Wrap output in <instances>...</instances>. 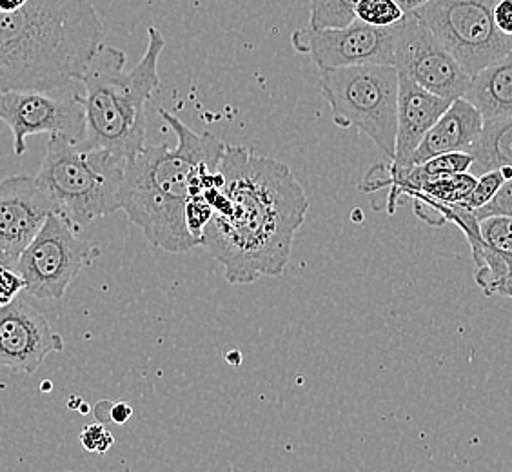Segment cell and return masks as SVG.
Here are the masks:
<instances>
[{"label":"cell","mask_w":512,"mask_h":472,"mask_svg":"<svg viewBox=\"0 0 512 472\" xmlns=\"http://www.w3.org/2000/svg\"><path fill=\"white\" fill-rule=\"evenodd\" d=\"M218 169L224 186L204 191L213 218L200 246L233 286L284 275L309 211L300 182L286 164L242 146H227Z\"/></svg>","instance_id":"cell-1"},{"label":"cell","mask_w":512,"mask_h":472,"mask_svg":"<svg viewBox=\"0 0 512 472\" xmlns=\"http://www.w3.org/2000/svg\"><path fill=\"white\" fill-rule=\"evenodd\" d=\"M158 111L177 135V146H146L129 158L120 206L151 246L180 255L198 247L186 226V204L204 193V178L217 171L227 144L211 133H195L164 108Z\"/></svg>","instance_id":"cell-2"},{"label":"cell","mask_w":512,"mask_h":472,"mask_svg":"<svg viewBox=\"0 0 512 472\" xmlns=\"http://www.w3.org/2000/svg\"><path fill=\"white\" fill-rule=\"evenodd\" d=\"M102 44L91 0H28L0 11V93L71 88Z\"/></svg>","instance_id":"cell-3"},{"label":"cell","mask_w":512,"mask_h":472,"mask_svg":"<svg viewBox=\"0 0 512 472\" xmlns=\"http://www.w3.org/2000/svg\"><path fill=\"white\" fill-rule=\"evenodd\" d=\"M164 48V35L151 26L146 53L135 68L124 71L126 53L109 44L100 46L80 79L86 115L80 148L104 149L126 160L146 148V108L160 88L158 62Z\"/></svg>","instance_id":"cell-4"},{"label":"cell","mask_w":512,"mask_h":472,"mask_svg":"<svg viewBox=\"0 0 512 472\" xmlns=\"http://www.w3.org/2000/svg\"><path fill=\"white\" fill-rule=\"evenodd\" d=\"M126 164V158L104 149H82L68 138L51 135L35 177L50 193L57 213L80 231L97 218L122 211Z\"/></svg>","instance_id":"cell-5"},{"label":"cell","mask_w":512,"mask_h":472,"mask_svg":"<svg viewBox=\"0 0 512 472\" xmlns=\"http://www.w3.org/2000/svg\"><path fill=\"white\" fill-rule=\"evenodd\" d=\"M320 89L338 128L358 129L393 160L398 69L387 64H364L320 71Z\"/></svg>","instance_id":"cell-6"},{"label":"cell","mask_w":512,"mask_h":472,"mask_svg":"<svg viewBox=\"0 0 512 472\" xmlns=\"http://www.w3.org/2000/svg\"><path fill=\"white\" fill-rule=\"evenodd\" d=\"M496 0H431L413 11L473 79L512 51V37L496 28Z\"/></svg>","instance_id":"cell-7"},{"label":"cell","mask_w":512,"mask_h":472,"mask_svg":"<svg viewBox=\"0 0 512 472\" xmlns=\"http://www.w3.org/2000/svg\"><path fill=\"white\" fill-rule=\"evenodd\" d=\"M100 255L99 247L80 238L79 229L59 213H51L39 233L20 253L15 271L26 293L37 300H60L84 267Z\"/></svg>","instance_id":"cell-8"},{"label":"cell","mask_w":512,"mask_h":472,"mask_svg":"<svg viewBox=\"0 0 512 472\" xmlns=\"http://www.w3.org/2000/svg\"><path fill=\"white\" fill-rule=\"evenodd\" d=\"M0 120L13 133V151L26 153L31 135H60L79 144L86 135L82 95L71 88L57 91H4L0 93Z\"/></svg>","instance_id":"cell-9"},{"label":"cell","mask_w":512,"mask_h":472,"mask_svg":"<svg viewBox=\"0 0 512 472\" xmlns=\"http://www.w3.org/2000/svg\"><path fill=\"white\" fill-rule=\"evenodd\" d=\"M394 68L445 100L462 99L471 77L414 13L394 26Z\"/></svg>","instance_id":"cell-10"},{"label":"cell","mask_w":512,"mask_h":472,"mask_svg":"<svg viewBox=\"0 0 512 472\" xmlns=\"http://www.w3.org/2000/svg\"><path fill=\"white\" fill-rule=\"evenodd\" d=\"M291 46L309 55L320 71L351 68L364 64L394 66V26L375 28L353 20L344 28H304L293 31Z\"/></svg>","instance_id":"cell-11"},{"label":"cell","mask_w":512,"mask_h":472,"mask_svg":"<svg viewBox=\"0 0 512 472\" xmlns=\"http://www.w3.org/2000/svg\"><path fill=\"white\" fill-rule=\"evenodd\" d=\"M64 349V338L51 329L37 307L17 296L0 307V367L15 373H37L42 362Z\"/></svg>","instance_id":"cell-12"},{"label":"cell","mask_w":512,"mask_h":472,"mask_svg":"<svg viewBox=\"0 0 512 472\" xmlns=\"http://www.w3.org/2000/svg\"><path fill=\"white\" fill-rule=\"evenodd\" d=\"M57 206L35 175L0 180V251L17 262Z\"/></svg>","instance_id":"cell-13"},{"label":"cell","mask_w":512,"mask_h":472,"mask_svg":"<svg viewBox=\"0 0 512 472\" xmlns=\"http://www.w3.org/2000/svg\"><path fill=\"white\" fill-rule=\"evenodd\" d=\"M451 100L433 95L414 80L398 73V111H396V142L389 173H400L409 166L414 151L422 144L427 131L442 117Z\"/></svg>","instance_id":"cell-14"},{"label":"cell","mask_w":512,"mask_h":472,"mask_svg":"<svg viewBox=\"0 0 512 472\" xmlns=\"http://www.w3.org/2000/svg\"><path fill=\"white\" fill-rule=\"evenodd\" d=\"M483 117L469 100L456 99L445 109L444 115L436 120L427 131L422 144L414 151L407 169L420 166L431 158L454 151H469L474 140L480 135Z\"/></svg>","instance_id":"cell-15"},{"label":"cell","mask_w":512,"mask_h":472,"mask_svg":"<svg viewBox=\"0 0 512 472\" xmlns=\"http://www.w3.org/2000/svg\"><path fill=\"white\" fill-rule=\"evenodd\" d=\"M463 99L480 111L483 120L512 117V51L474 75Z\"/></svg>","instance_id":"cell-16"},{"label":"cell","mask_w":512,"mask_h":472,"mask_svg":"<svg viewBox=\"0 0 512 472\" xmlns=\"http://www.w3.org/2000/svg\"><path fill=\"white\" fill-rule=\"evenodd\" d=\"M467 153L473 155L471 175L512 168V117L483 120L482 131Z\"/></svg>","instance_id":"cell-17"},{"label":"cell","mask_w":512,"mask_h":472,"mask_svg":"<svg viewBox=\"0 0 512 472\" xmlns=\"http://www.w3.org/2000/svg\"><path fill=\"white\" fill-rule=\"evenodd\" d=\"M476 177L471 173H458L449 177L434 178L409 195L416 202L427 206H456L465 202L473 193Z\"/></svg>","instance_id":"cell-18"},{"label":"cell","mask_w":512,"mask_h":472,"mask_svg":"<svg viewBox=\"0 0 512 472\" xmlns=\"http://www.w3.org/2000/svg\"><path fill=\"white\" fill-rule=\"evenodd\" d=\"M360 0H309V28H344L356 20Z\"/></svg>","instance_id":"cell-19"},{"label":"cell","mask_w":512,"mask_h":472,"mask_svg":"<svg viewBox=\"0 0 512 472\" xmlns=\"http://www.w3.org/2000/svg\"><path fill=\"white\" fill-rule=\"evenodd\" d=\"M355 13L356 19L375 28H391L405 17L396 0H360Z\"/></svg>","instance_id":"cell-20"},{"label":"cell","mask_w":512,"mask_h":472,"mask_svg":"<svg viewBox=\"0 0 512 472\" xmlns=\"http://www.w3.org/2000/svg\"><path fill=\"white\" fill-rule=\"evenodd\" d=\"M503 182H505V177H503L500 169L487 171L480 177H476V186H474L473 193L469 195L465 202H462L463 206L474 211V209H480L485 204H489L494 195L498 193V189L503 186Z\"/></svg>","instance_id":"cell-21"},{"label":"cell","mask_w":512,"mask_h":472,"mask_svg":"<svg viewBox=\"0 0 512 472\" xmlns=\"http://www.w3.org/2000/svg\"><path fill=\"white\" fill-rule=\"evenodd\" d=\"M22 291H26V284L15 271V262L0 251V307L11 304Z\"/></svg>","instance_id":"cell-22"},{"label":"cell","mask_w":512,"mask_h":472,"mask_svg":"<svg viewBox=\"0 0 512 472\" xmlns=\"http://www.w3.org/2000/svg\"><path fill=\"white\" fill-rule=\"evenodd\" d=\"M211 218H213V207L209 206L204 193L189 198L188 204H186V226H188L189 233L195 238L198 246L202 242L204 229H206Z\"/></svg>","instance_id":"cell-23"},{"label":"cell","mask_w":512,"mask_h":472,"mask_svg":"<svg viewBox=\"0 0 512 472\" xmlns=\"http://www.w3.org/2000/svg\"><path fill=\"white\" fill-rule=\"evenodd\" d=\"M474 217L478 218V222L489 217L512 218V178L503 182V186L498 189V193L489 204L474 209Z\"/></svg>","instance_id":"cell-24"},{"label":"cell","mask_w":512,"mask_h":472,"mask_svg":"<svg viewBox=\"0 0 512 472\" xmlns=\"http://www.w3.org/2000/svg\"><path fill=\"white\" fill-rule=\"evenodd\" d=\"M80 443L89 453L106 454L113 447V436L104 423H91L80 433Z\"/></svg>","instance_id":"cell-25"},{"label":"cell","mask_w":512,"mask_h":472,"mask_svg":"<svg viewBox=\"0 0 512 472\" xmlns=\"http://www.w3.org/2000/svg\"><path fill=\"white\" fill-rule=\"evenodd\" d=\"M493 17L496 28L502 31L503 35L512 37V0H496Z\"/></svg>","instance_id":"cell-26"},{"label":"cell","mask_w":512,"mask_h":472,"mask_svg":"<svg viewBox=\"0 0 512 472\" xmlns=\"http://www.w3.org/2000/svg\"><path fill=\"white\" fill-rule=\"evenodd\" d=\"M133 416V407L126 404V402H117L111 404V413H109V422L117 423V425H124L128 423Z\"/></svg>","instance_id":"cell-27"},{"label":"cell","mask_w":512,"mask_h":472,"mask_svg":"<svg viewBox=\"0 0 512 472\" xmlns=\"http://www.w3.org/2000/svg\"><path fill=\"white\" fill-rule=\"evenodd\" d=\"M97 422L104 423L109 422V413H111V402H100L97 407L93 409Z\"/></svg>","instance_id":"cell-28"},{"label":"cell","mask_w":512,"mask_h":472,"mask_svg":"<svg viewBox=\"0 0 512 472\" xmlns=\"http://www.w3.org/2000/svg\"><path fill=\"white\" fill-rule=\"evenodd\" d=\"M396 2L400 4V8H402L405 13H413V11L422 8V6H425V4L431 2V0H396Z\"/></svg>","instance_id":"cell-29"},{"label":"cell","mask_w":512,"mask_h":472,"mask_svg":"<svg viewBox=\"0 0 512 472\" xmlns=\"http://www.w3.org/2000/svg\"><path fill=\"white\" fill-rule=\"evenodd\" d=\"M28 0H0V11H15L22 8Z\"/></svg>","instance_id":"cell-30"},{"label":"cell","mask_w":512,"mask_h":472,"mask_svg":"<svg viewBox=\"0 0 512 472\" xmlns=\"http://www.w3.org/2000/svg\"><path fill=\"white\" fill-rule=\"evenodd\" d=\"M496 295L505 296V298H512V276L509 280H505L502 286L498 287Z\"/></svg>","instance_id":"cell-31"}]
</instances>
